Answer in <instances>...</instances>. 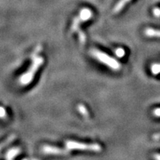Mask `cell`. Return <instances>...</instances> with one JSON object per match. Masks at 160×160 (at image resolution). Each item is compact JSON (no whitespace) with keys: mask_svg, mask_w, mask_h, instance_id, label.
Here are the masks:
<instances>
[{"mask_svg":"<svg viewBox=\"0 0 160 160\" xmlns=\"http://www.w3.org/2000/svg\"><path fill=\"white\" fill-rule=\"evenodd\" d=\"M32 60H33V62H32L30 68L28 70L25 74L22 75L21 77L19 78V82L22 85H28L31 82L32 80L34 78L35 73H37L38 69L44 62V59L40 57L33 58Z\"/></svg>","mask_w":160,"mask_h":160,"instance_id":"6da1fadb","label":"cell"},{"mask_svg":"<svg viewBox=\"0 0 160 160\" xmlns=\"http://www.w3.org/2000/svg\"><path fill=\"white\" fill-rule=\"evenodd\" d=\"M91 54L93 56V57L96 58L98 61H99L100 62L105 64V65H107L108 67L112 70H114V71H118L121 68L120 63L113 58L110 57V56L107 55L106 53H103V52L99 51V50H92L91 51Z\"/></svg>","mask_w":160,"mask_h":160,"instance_id":"7a4b0ae2","label":"cell"},{"mask_svg":"<svg viewBox=\"0 0 160 160\" xmlns=\"http://www.w3.org/2000/svg\"><path fill=\"white\" fill-rule=\"evenodd\" d=\"M66 149H68V151L70 150H79V151L99 152L102 151V147L99 144H85L69 140V141L66 142Z\"/></svg>","mask_w":160,"mask_h":160,"instance_id":"3957f363","label":"cell"},{"mask_svg":"<svg viewBox=\"0 0 160 160\" xmlns=\"http://www.w3.org/2000/svg\"><path fill=\"white\" fill-rule=\"evenodd\" d=\"M43 153L49 155H68L69 151L68 149H62L53 146L45 145L42 148Z\"/></svg>","mask_w":160,"mask_h":160,"instance_id":"277c9868","label":"cell"},{"mask_svg":"<svg viewBox=\"0 0 160 160\" xmlns=\"http://www.w3.org/2000/svg\"><path fill=\"white\" fill-rule=\"evenodd\" d=\"M144 33L146 37L151 38H160V31L159 30L153 28H146L144 31Z\"/></svg>","mask_w":160,"mask_h":160,"instance_id":"5b68a950","label":"cell"},{"mask_svg":"<svg viewBox=\"0 0 160 160\" xmlns=\"http://www.w3.org/2000/svg\"><path fill=\"white\" fill-rule=\"evenodd\" d=\"M20 152H21V150H20L19 148H15L10 150V151L7 153V154H6V159H13V158L17 157Z\"/></svg>","mask_w":160,"mask_h":160,"instance_id":"8992f818","label":"cell"},{"mask_svg":"<svg viewBox=\"0 0 160 160\" xmlns=\"http://www.w3.org/2000/svg\"><path fill=\"white\" fill-rule=\"evenodd\" d=\"M15 138H16V136L14 134L11 135L7 139L5 140V141H4L3 142H2L1 144H0V151H1V150L4 147H5V146L8 145L10 143L12 142H13V140L15 139Z\"/></svg>","mask_w":160,"mask_h":160,"instance_id":"52a82bcc","label":"cell"},{"mask_svg":"<svg viewBox=\"0 0 160 160\" xmlns=\"http://www.w3.org/2000/svg\"><path fill=\"white\" fill-rule=\"evenodd\" d=\"M77 109H78V111H79V113H81L82 115H83L84 117H88L89 116L88 111V110L85 108V105H82V104H80V105H79L77 106Z\"/></svg>","mask_w":160,"mask_h":160,"instance_id":"ba28073f","label":"cell"},{"mask_svg":"<svg viewBox=\"0 0 160 160\" xmlns=\"http://www.w3.org/2000/svg\"><path fill=\"white\" fill-rule=\"evenodd\" d=\"M151 71L152 73L154 75H157L160 73V64H153L151 67Z\"/></svg>","mask_w":160,"mask_h":160,"instance_id":"9c48e42d","label":"cell"},{"mask_svg":"<svg viewBox=\"0 0 160 160\" xmlns=\"http://www.w3.org/2000/svg\"><path fill=\"white\" fill-rule=\"evenodd\" d=\"M42 47L41 45H38L36 47V48L34 49V51H33V53H32L31 54V59H33V58L37 57L38 53H39L40 51H42Z\"/></svg>","mask_w":160,"mask_h":160,"instance_id":"30bf717a","label":"cell"},{"mask_svg":"<svg viewBox=\"0 0 160 160\" xmlns=\"http://www.w3.org/2000/svg\"><path fill=\"white\" fill-rule=\"evenodd\" d=\"M115 53H116V55H117L118 57L121 58V57H122L124 55H125V51H124L122 48H119L116 50Z\"/></svg>","mask_w":160,"mask_h":160,"instance_id":"8fae6325","label":"cell"},{"mask_svg":"<svg viewBox=\"0 0 160 160\" xmlns=\"http://www.w3.org/2000/svg\"><path fill=\"white\" fill-rule=\"evenodd\" d=\"M153 14L156 17H160V8H156L153 10Z\"/></svg>","mask_w":160,"mask_h":160,"instance_id":"7c38bea8","label":"cell"},{"mask_svg":"<svg viewBox=\"0 0 160 160\" xmlns=\"http://www.w3.org/2000/svg\"><path fill=\"white\" fill-rule=\"evenodd\" d=\"M6 116V111L3 107L0 106V118H5Z\"/></svg>","mask_w":160,"mask_h":160,"instance_id":"4fadbf2b","label":"cell"},{"mask_svg":"<svg viewBox=\"0 0 160 160\" xmlns=\"http://www.w3.org/2000/svg\"><path fill=\"white\" fill-rule=\"evenodd\" d=\"M153 115L155 117H160V108H157L153 111Z\"/></svg>","mask_w":160,"mask_h":160,"instance_id":"5bb4252c","label":"cell"},{"mask_svg":"<svg viewBox=\"0 0 160 160\" xmlns=\"http://www.w3.org/2000/svg\"><path fill=\"white\" fill-rule=\"evenodd\" d=\"M22 160H39V159H22Z\"/></svg>","mask_w":160,"mask_h":160,"instance_id":"9a60e30c","label":"cell"},{"mask_svg":"<svg viewBox=\"0 0 160 160\" xmlns=\"http://www.w3.org/2000/svg\"><path fill=\"white\" fill-rule=\"evenodd\" d=\"M122 1L124 2H125V3L126 4V3H127V2H128L131 1V0H122Z\"/></svg>","mask_w":160,"mask_h":160,"instance_id":"2e32d148","label":"cell"},{"mask_svg":"<svg viewBox=\"0 0 160 160\" xmlns=\"http://www.w3.org/2000/svg\"><path fill=\"white\" fill-rule=\"evenodd\" d=\"M7 160H13V159H7Z\"/></svg>","mask_w":160,"mask_h":160,"instance_id":"e0dca14e","label":"cell"}]
</instances>
